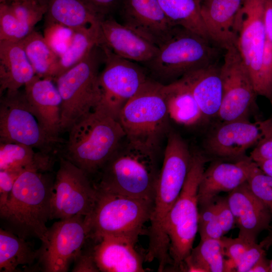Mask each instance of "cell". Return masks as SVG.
Here are the masks:
<instances>
[{
	"mask_svg": "<svg viewBox=\"0 0 272 272\" xmlns=\"http://www.w3.org/2000/svg\"><path fill=\"white\" fill-rule=\"evenodd\" d=\"M100 22L74 28L71 43L59 58L54 81L82 60L95 46L102 44Z\"/></svg>",
	"mask_w": 272,
	"mask_h": 272,
	"instance_id": "cell-28",
	"label": "cell"
},
{
	"mask_svg": "<svg viewBox=\"0 0 272 272\" xmlns=\"http://www.w3.org/2000/svg\"><path fill=\"white\" fill-rule=\"evenodd\" d=\"M102 44L116 55L145 63L158 52L159 47L132 29L108 16L100 22Z\"/></svg>",
	"mask_w": 272,
	"mask_h": 272,
	"instance_id": "cell-20",
	"label": "cell"
},
{
	"mask_svg": "<svg viewBox=\"0 0 272 272\" xmlns=\"http://www.w3.org/2000/svg\"><path fill=\"white\" fill-rule=\"evenodd\" d=\"M209 160L200 152L193 153L182 190L165 220V232L169 241V253L175 268L181 267L193 248L198 226V186Z\"/></svg>",
	"mask_w": 272,
	"mask_h": 272,
	"instance_id": "cell-7",
	"label": "cell"
},
{
	"mask_svg": "<svg viewBox=\"0 0 272 272\" xmlns=\"http://www.w3.org/2000/svg\"><path fill=\"white\" fill-rule=\"evenodd\" d=\"M263 137L249 156L255 162L272 159V118L263 120Z\"/></svg>",
	"mask_w": 272,
	"mask_h": 272,
	"instance_id": "cell-39",
	"label": "cell"
},
{
	"mask_svg": "<svg viewBox=\"0 0 272 272\" xmlns=\"http://www.w3.org/2000/svg\"><path fill=\"white\" fill-rule=\"evenodd\" d=\"M20 175L16 172L0 170V209L7 202L15 182Z\"/></svg>",
	"mask_w": 272,
	"mask_h": 272,
	"instance_id": "cell-43",
	"label": "cell"
},
{
	"mask_svg": "<svg viewBox=\"0 0 272 272\" xmlns=\"http://www.w3.org/2000/svg\"><path fill=\"white\" fill-rule=\"evenodd\" d=\"M270 272H272V258L269 260Z\"/></svg>",
	"mask_w": 272,
	"mask_h": 272,
	"instance_id": "cell-50",
	"label": "cell"
},
{
	"mask_svg": "<svg viewBox=\"0 0 272 272\" xmlns=\"http://www.w3.org/2000/svg\"><path fill=\"white\" fill-rule=\"evenodd\" d=\"M263 120L254 122L248 119L222 123L207 136L205 148L207 153L217 158L238 160L255 146L263 137Z\"/></svg>",
	"mask_w": 272,
	"mask_h": 272,
	"instance_id": "cell-15",
	"label": "cell"
},
{
	"mask_svg": "<svg viewBox=\"0 0 272 272\" xmlns=\"http://www.w3.org/2000/svg\"><path fill=\"white\" fill-rule=\"evenodd\" d=\"M247 182L252 192L266 206L272 214V177L263 172L257 165Z\"/></svg>",
	"mask_w": 272,
	"mask_h": 272,
	"instance_id": "cell-37",
	"label": "cell"
},
{
	"mask_svg": "<svg viewBox=\"0 0 272 272\" xmlns=\"http://www.w3.org/2000/svg\"><path fill=\"white\" fill-rule=\"evenodd\" d=\"M13 1H34L43 4L47 5V0H0V3Z\"/></svg>",
	"mask_w": 272,
	"mask_h": 272,
	"instance_id": "cell-49",
	"label": "cell"
},
{
	"mask_svg": "<svg viewBox=\"0 0 272 272\" xmlns=\"http://www.w3.org/2000/svg\"><path fill=\"white\" fill-rule=\"evenodd\" d=\"M20 41L35 75L54 81L60 57L49 46L43 35L34 30Z\"/></svg>",
	"mask_w": 272,
	"mask_h": 272,
	"instance_id": "cell-32",
	"label": "cell"
},
{
	"mask_svg": "<svg viewBox=\"0 0 272 272\" xmlns=\"http://www.w3.org/2000/svg\"><path fill=\"white\" fill-rule=\"evenodd\" d=\"M200 239H220L225 235L218 220L214 201L198 207V226Z\"/></svg>",
	"mask_w": 272,
	"mask_h": 272,
	"instance_id": "cell-34",
	"label": "cell"
},
{
	"mask_svg": "<svg viewBox=\"0 0 272 272\" xmlns=\"http://www.w3.org/2000/svg\"><path fill=\"white\" fill-rule=\"evenodd\" d=\"M164 90L170 119L184 126L205 120L190 89L181 78L164 85Z\"/></svg>",
	"mask_w": 272,
	"mask_h": 272,
	"instance_id": "cell-26",
	"label": "cell"
},
{
	"mask_svg": "<svg viewBox=\"0 0 272 272\" xmlns=\"http://www.w3.org/2000/svg\"><path fill=\"white\" fill-rule=\"evenodd\" d=\"M221 239L223 244L225 256L228 258L229 271H235L244 253L254 242H249L238 236L235 238L223 236Z\"/></svg>",
	"mask_w": 272,
	"mask_h": 272,
	"instance_id": "cell-38",
	"label": "cell"
},
{
	"mask_svg": "<svg viewBox=\"0 0 272 272\" xmlns=\"http://www.w3.org/2000/svg\"><path fill=\"white\" fill-rule=\"evenodd\" d=\"M260 244L264 248H268L272 245V232L262 240Z\"/></svg>",
	"mask_w": 272,
	"mask_h": 272,
	"instance_id": "cell-48",
	"label": "cell"
},
{
	"mask_svg": "<svg viewBox=\"0 0 272 272\" xmlns=\"http://www.w3.org/2000/svg\"><path fill=\"white\" fill-rule=\"evenodd\" d=\"M104 58L102 47L97 45L82 60L54 80L62 99L61 131H68L99 104V70Z\"/></svg>",
	"mask_w": 272,
	"mask_h": 272,
	"instance_id": "cell-6",
	"label": "cell"
},
{
	"mask_svg": "<svg viewBox=\"0 0 272 272\" xmlns=\"http://www.w3.org/2000/svg\"><path fill=\"white\" fill-rule=\"evenodd\" d=\"M164 85L149 78L121 110L118 120L129 139L159 149L168 135Z\"/></svg>",
	"mask_w": 272,
	"mask_h": 272,
	"instance_id": "cell-8",
	"label": "cell"
},
{
	"mask_svg": "<svg viewBox=\"0 0 272 272\" xmlns=\"http://www.w3.org/2000/svg\"><path fill=\"white\" fill-rule=\"evenodd\" d=\"M98 191L95 207L85 217L89 236L95 240L113 236L135 243L144 225L150 221L154 200Z\"/></svg>",
	"mask_w": 272,
	"mask_h": 272,
	"instance_id": "cell-5",
	"label": "cell"
},
{
	"mask_svg": "<svg viewBox=\"0 0 272 272\" xmlns=\"http://www.w3.org/2000/svg\"><path fill=\"white\" fill-rule=\"evenodd\" d=\"M218 220L224 234L233 229L236 224L234 216L229 207L227 197L218 196L214 200Z\"/></svg>",
	"mask_w": 272,
	"mask_h": 272,
	"instance_id": "cell-41",
	"label": "cell"
},
{
	"mask_svg": "<svg viewBox=\"0 0 272 272\" xmlns=\"http://www.w3.org/2000/svg\"><path fill=\"white\" fill-rule=\"evenodd\" d=\"M96 14L102 17L111 16L119 10L122 0H83Z\"/></svg>",
	"mask_w": 272,
	"mask_h": 272,
	"instance_id": "cell-44",
	"label": "cell"
},
{
	"mask_svg": "<svg viewBox=\"0 0 272 272\" xmlns=\"http://www.w3.org/2000/svg\"><path fill=\"white\" fill-rule=\"evenodd\" d=\"M255 163L263 172L272 177V159L264 160Z\"/></svg>",
	"mask_w": 272,
	"mask_h": 272,
	"instance_id": "cell-47",
	"label": "cell"
},
{
	"mask_svg": "<svg viewBox=\"0 0 272 272\" xmlns=\"http://www.w3.org/2000/svg\"><path fill=\"white\" fill-rule=\"evenodd\" d=\"M54 159L50 153L39 151L25 145L0 142V170L21 174L27 171L49 172Z\"/></svg>",
	"mask_w": 272,
	"mask_h": 272,
	"instance_id": "cell-25",
	"label": "cell"
},
{
	"mask_svg": "<svg viewBox=\"0 0 272 272\" xmlns=\"http://www.w3.org/2000/svg\"><path fill=\"white\" fill-rule=\"evenodd\" d=\"M202 1V0H200V1Z\"/></svg>",
	"mask_w": 272,
	"mask_h": 272,
	"instance_id": "cell-51",
	"label": "cell"
},
{
	"mask_svg": "<svg viewBox=\"0 0 272 272\" xmlns=\"http://www.w3.org/2000/svg\"><path fill=\"white\" fill-rule=\"evenodd\" d=\"M95 241L88 237L87 241L75 259L73 272L100 271L94 260L93 248Z\"/></svg>",
	"mask_w": 272,
	"mask_h": 272,
	"instance_id": "cell-40",
	"label": "cell"
},
{
	"mask_svg": "<svg viewBox=\"0 0 272 272\" xmlns=\"http://www.w3.org/2000/svg\"><path fill=\"white\" fill-rule=\"evenodd\" d=\"M181 78L190 89L204 119L218 117L223 94L218 62L189 72Z\"/></svg>",
	"mask_w": 272,
	"mask_h": 272,
	"instance_id": "cell-23",
	"label": "cell"
},
{
	"mask_svg": "<svg viewBox=\"0 0 272 272\" xmlns=\"http://www.w3.org/2000/svg\"><path fill=\"white\" fill-rule=\"evenodd\" d=\"M119 10L123 24L158 47L175 27L166 17L158 0H122Z\"/></svg>",
	"mask_w": 272,
	"mask_h": 272,
	"instance_id": "cell-17",
	"label": "cell"
},
{
	"mask_svg": "<svg viewBox=\"0 0 272 272\" xmlns=\"http://www.w3.org/2000/svg\"><path fill=\"white\" fill-rule=\"evenodd\" d=\"M256 166L246 156L233 162H213L205 169L200 180L198 207L213 201L220 193L229 192L246 182Z\"/></svg>",
	"mask_w": 272,
	"mask_h": 272,
	"instance_id": "cell-16",
	"label": "cell"
},
{
	"mask_svg": "<svg viewBox=\"0 0 272 272\" xmlns=\"http://www.w3.org/2000/svg\"><path fill=\"white\" fill-rule=\"evenodd\" d=\"M74 28L52 23L44 26L43 36L52 50L60 57L72 41Z\"/></svg>",
	"mask_w": 272,
	"mask_h": 272,
	"instance_id": "cell-35",
	"label": "cell"
},
{
	"mask_svg": "<svg viewBox=\"0 0 272 272\" xmlns=\"http://www.w3.org/2000/svg\"><path fill=\"white\" fill-rule=\"evenodd\" d=\"M95 241L93 256L100 271H145L142 258L134 249V242L113 236H104Z\"/></svg>",
	"mask_w": 272,
	"mask_h": 272,
	"instance_id": "cell-22",
	"label": "cell"
},
{
	"mask_svg": "<svg viewBox=\"0 0 272 272\" xmlns=\"http://www.w3.org/2000/svg\"><path fill=\"white\" fill-rule=\"evenodd\" d=\"M85 217L59 220L48 229L37 249L36 269L44 272H66L89 237Z\"/></svg>",
	"mask_w": 272,
	"mask_h": 272,
	"instance_id": "cell-9",
	"label": "cell"
},
{
	"mask_svg": "<svg viewBox=\"0 0 272 272\" xmlns=\"http://www.w3.org/2000/svg\"><path fill=\"white\" fill-rule=\"evenodd\" d=\"M68 132L62 157L92 179L126 135L118 119L100 105L74 124Z\"/></svg>",
	"mask_w": 272,
	"mask_h": 272,
	"instance_id": "cell-3",
	"label": "cell"
},
{
	"mask_svg": "<svg viewBox=\"0 0 272 272\" xmlns=\"http://www.w3.org/2000/svg\"><path fill=\"white\" fill-rule=\"evenodd\" d=\"M44 26L57 23L77 28L98 23L102 17L83 0H47Z\"/></svg>",
	"mask_w": 272,
	"mask_h": 272,
	"instance_id": "cell-27",
	"label": "cell"
},
{
	"mask_svg": "<svg viewBox=\"0 0 272 272\" xmlns=\"http://www.w3.org/2000/svg\"><path fill=\"white\" fill-rule=\"evenodd\" d=\"M222 50L209 39L176 26L159 46L156 55L143 64L154 80L167 85L189 72L218 62Z\"/></svg>",
	"mask_w": 272,
	"mask_h": 272,
	"instance_id": "cell-4",
	"label": "cell"
},
{
	"mask_svg": "<svg viewBox=\"0 0 272 272\" xmlns=\"http://www.w3.org/2000/svg\"><path fill=\"white\" fill-rule=\"evenodd\" d=\"M158 1L173 26L182 27L210 40L201 15L200 0Z\"/></svg>",
	"mask_w": 272,
	"mask_h": 272,
	"instance_id": "cell-31",
	"label": "cell"
},
{
	"mask_svg": "<svg viewBox=\"0 0 272 272\" xmlns=\"http://www.w3.org/2000/svg\"><path fill=\"white\" fill-rule=\"evenodd\" d=\"M220 74L223 94L218 117L222 122L248 119L249 112L256 105L257 94L236 46L225 50Z\"/></svg>",
	"mask_w": 272,
	"mask_h": 272,
	"instance_id": "cell-13",
	"label": "cell"
},
{
	"mask_svg": "<svg viewBox=\"0 0 272 272\" xmlns=\"http://www.w3.org/2000/svg\"><path fill=\"white\" fill-rule=\"evenodd\" d=\"M264 22L266 40L272 44V0H265Z\"/></svg>",
	"mask_w": 272,
	"mask_h": 272,
	"instance_id": "cell-45",
	"label": "cell"
},
{
	"mask_svg": "<svg viewBox=\"0 0 272 272\" xmlns=\"http://www.w3.org/2000/svg\"><path fill=\"white\" fill-rule=\"evenodd\" d=\"M59 160L53 183L51 220L89 216L95 207L98 195L92 179L62 156Z\"/></svg>",
	"mask_w": 272,
	"mask_h": 272,
	"instance_id": "cell-10",
	"label": "cell"
},
{
	"mask_svg": "<svg viewBox=\"0 0 272 272\" xmlns=\"http://www.w3.org/2000/svg\"><path fill=\"white\" fill-rule=\"evenodd\" d=\"M0 100V142L15 143L50 153L53 139L43 130L31 112L24 91L5 92Z\"/></svg>",
	"mask_w": 272,
	"mask_h": 272,
	"instance_id": "cell-11",
	"label": "cell"
},
{
	"mask_svg": "<svg viewBox=\"0 0 272 272\" xmlns=\"http://www.w3.org/2000/svg\"><path fill=\"white\" fill-rule=\"evenodd\" d=\"M34 28L20 21L7 2L0 3V41H20Z\"/></svg>",
	"mask_w": 272,
	"mask_h": 272,
	"instance_id": "cell-33",
	"label": "cell"
},
{
	"mask_svg": "<svg viewBox=\"0 0 272 272\" xmlns=\"http://www.w3.org/2000/svg\"><path fill=\"white\" fill-rule=\"evenodd\" d=\"M239 232L238 237L256 242L258 235L269 228L272 214L252 192L246 182L229 192L227 196Z\"/></svg>",
	"mask_w": 272,
	"mask_h": 272,
	"instance_id": "cell-19",
	"label": "cell"
},
{
	"mask_svg": "<svg viewBox=\"0 0 272 272\" xmlns=\"http://www.w3.org/2000/svg\"><path fill=\"white\" fill-rule=\"evenodd\" d=\"M36 75L21 41H0V94L15 92Z\"/></svg>",
	"mask_w": 272,
	"mask_h": 272,
	"instance_id": "cell-24",
	"label": "cell"
},
{
	"mask_svg": "<svg viewBox=\"0 0 272 272\" xmlns=\"http://www.w3.org/2000/svg\"><path fill=\"white\" fill-rule=\"evenodd\" d=\"M265 255L266 253L264 248L260 243L258 244L256 242L252 243L237 266L235 271L248 272Z\"/></svg>",
	"mask_w": 272,
	"mask_h": 272,
	"instance_id": "cell-42",
	"label": "cell"
},
{
	"mask_svg": "<svg viewBox=\"0 0 272 272\" xmlns=\"http://www.w3.org/2000/svg\"><path fill=\"white\" fill-rule=\"evenodd\" d=\"M158 150L125 135L92 178L95 187L100 191L154 200L162 164Z\"/></svg>",
	"mask_w": 272,
	"mask_h": 272,
	"instance_id": "cell-1",
	"label": "cell"
},
{
	"mask_svg": "<svg viewBox=\"0 0 272 272\" xmlns=\"http://www.w3.org/2000/svg\"><path fill=\"white\" fill-rule=\"evenodd\" d=\"M244 0H202L201 17L210 40L223 50L236 46V18Z\"/></svg>",
	"mask_w": 272,
	"mask_h": 272,
	"instance_id": "cell-21",
	"label": "cell"
},
{
	"mask_svg": "<svg viewBox=\"0 0 272 272\" xmlns=\"http://www.w3.org/2000/svg\"><path fill=\"white\" fill-rule=\"evenodd\" d=\"M101 45L105 58L104 68L99 77L101 99L98 105L118 119L122 109L149 78L145 68L116 55L105 46Z\"/></svg>",
	"mask_w": 272,
	"mask_h": 272,
	"instance_id": "cell-12",
	"label": "cell"
},
{
	"mask_svg": "<svg viewBox=\"0 0 272 272\" xmlns=\"http://www.w3.org/2000/svg\"><path fill=\"white\" fill-rule=\"evenodd\" d=\"M54 180L48 172L27 171L20 174L7 202L0 209L1 228L25 240L41 239L51 220Z\"/></svg>",
	"mask_w": 272,
	"mask_h": 272,
	"instance_id": "cell-2",
	"label": "cell"
},
{
	"mask_svg": "<svg viewBox=\"0 0 272 272\" xmlns=\"http://www.w3.org/2000/svg\"><path fill=\"white\" fill-rule=\"evenodd\" d=\"M270 271L269 260L266 255L261 258L249 270L248 272H268Z\"/></svg>",
	"mask_w": 272,
	"mask_h": 272,
	"instance_id": "cell-46",
	"label": "cell"
},
{
	"mask_svg": "<svg viewBox=\"0 0 272 272\" xmlns=\"http://www.w3.org/2000/svg\"><path fill=\"white\" fill-rule=\"evenodd\" d=\"M221 239L201 240L192 248L180 268L187 271H229Z\"/></svg>",
	"mask_w": 272,
	"mask_h": 272,
	"instance_id": "cell-29",
	"label": "cell"
},
{
	"mask_svg": "<svg viewBox=\"0 0 272 272\" xmlns=\"http://www.w3.org/2000/svg\"><path fill=\"white\" fill-rule=\"evenodd\" d=\"M265 1L244 0L236 18V48L249 72L255 90L266 41Z\"/></svg>",
	"mask_w": 272,
	"mask_h": 272,
	"instance_id": "cell-14",
	"label": "cell"
},
{
	"mask_svg": "<svg viewBox=\"0 0 272 272\" xmlns=\"http://www.w3.org/2000/svg\"><path fill=\"white\" fill-rule=\"evenodd\" d=\"M37 250H34L26 240L2 228L0 229V271H18L20 265L36 264Z\"/></svg>",
	"mask_w": 272,
	"mask_h": 272,
	"instance_id": "cell-30",
	"label": "cell"
},
{
	"mask_svg": "<svg viewBox=\"0 0 272 272\" xmlns=\"http://www.w3.org/2000/svg\"><path fill=\"white\" fill-rule=\"evenodd\" d=\"M7 2L15 16L21 22L34 28L44 17L47 5L34 1H13Z\"/></svg>",
	"mask_w": 272,
	"mask_h": 272,
	"instance_id": "cell-36",
	"label": "cell"
},
{
	"mask_svg": "<svg viewBox=\"0 0 272 272\" xmlns=\"http://www.w3.org/2000/svg\"><path fill=\"white\" fill-rule=\"evenodd\" d=\"M24 92L31 112L43 130L53 139L64 141L59 137L62 99L55 82L35 75L24 86Z\"/></svg>",
	"mask_w": 272,
	"mask_h": 272,
	"instance_id": "cell-18",
	"label": "cell"
}]
</instances>
